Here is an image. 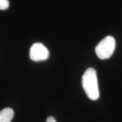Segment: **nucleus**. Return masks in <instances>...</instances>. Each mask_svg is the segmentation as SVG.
Here are the masks:
<instances>
[{"instance_id":"nucleus-1","label":"nucleus","mask_w":122,"mask_h":122,"mask_svg":"<svg viewBox=\"0 0 122 122\" xmlns=\"http://www.w3.org/2000/svg\"><path fill=\"white\" fill-rule=\"evenodd\" d=\"M82 85L88 98L92 100H97L99 98L97 73L94 68H89L85 71L82 77Z\"/></svg>"},{"instance_id":"nucleus-3","label":"nucleus","mask_w":122,"mask_h":122,"mask_svg":"<svg viewBox=\"0 0 122 122\" xmlns=\"http://www.w3.org/2000/svg\"><path fill=\"white\" fill-rule=\"evenodd\" d=\"M49 56L48 49L40 42L33 44L30 47V59L35 62H40L46 60Z\"/></svg>"},{"instance_id":"nucleus-5","label":"nucleus","mask_w":122,"mask_h":122,"mask_svg":"<svg viewBox=\"0 0 122 122\" xmlns=\"http://www.w3.org/2000/svg\"><path fill=\"white\" fill-rule=\"evenodd\" d=\"M9 7V0H0V10H4Z\"/></svg>"},{"instance_id":"nucleus-2","label":"nucleus","mask_w":122,"mask_h":122,"mask_svg":"<svg viewBox=\"0 0 122 122\" xmlns=\"http://www.w3.org/2000/svg\"><path fill=\"white\" fill-rule=\"evenodd\" d=\"M115 48V40L111 36L105 37L96 46L95 51L97 57L101 59L110 58Z\"/></svg>"},{"instance_id":"nucleus-6","label":"nucleus","mask_w":122,"mask_h":122,"mask_svg":"<svg viewBox=\"0 0 122 122\" xmlns=\"http://www.w3.org/2000/svg\"><path fill=\"white\" fill-rule=\"evenodd\" d=\"M46 122H56V120L54 117H49L46 119Z\"/></svg>"},{"instance_id":"nucleus-4","label":"nucleus","mask_w":122,"mask_h":122,"mask_svg":"<svg viewBox=\"0 0 122 122\" xmlns=\"http://www.w3.org/2000/svg\"><path fill=\"white\" fill-rule=\"evenodd\" d=\"M13 117V110L10 107L5 108L0 111V122H11Z\"/></svg>"}]
</instances>
